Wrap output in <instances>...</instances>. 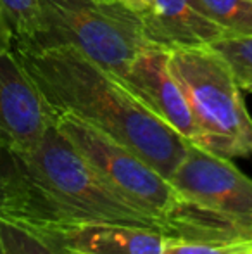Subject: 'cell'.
Instances as JSON below:
<instances>
[{"mask_svg": "<svg viewBox=\"0 0 252 254\" xmlns=\"http://www.w3.org/2000/svg\"><path fill=\"white\" fill-rule=\"evenodd\" d=\"M12 49L55 116L71 114L92 125L171 177L189 142L151 113L114 73L71 45Z\"/></svg>", "mask_w": 252, "mask_h": 254, "instance_id": "1", "label": "cell"}, {"mask_svg": "<svg viewBox=\"0 0 252 254\" xmlns=\"http://www.w3.org/2000/svg\"><path fill=\"white\" fill-rule=\"evenodd\" d=\"M3 204L0 214L23 225L87 220L166 228L118 192L66 138L55 121L31 149H5Z\"/></svg>", "mask_w": 252, "mask_h": 254, "instance_id": "2", "label": "cell"}, {"mask_svg": "<svg viewBox=\"0 0 252 254\" xmlns=\"http://www.w3.org/2000/svg\"><path fill=\"white\" fill-rule=\"evenodd\" d=\"M55 125L116 190L157 220L169 237L185 241L252 239L230 220L183 197L168 177L104 131L71 114H57Z\"/></svg>", "mask_w": 252, "mask_h": 254, "instance_id": "3", "label": "cell"}, {"mask_svg": "<svg viewBox=\"0 0 252 254\" xmlns=\"http://www.w3.org/2000/svg\"><path fill=\"white\" fill-rule=\"evenodd\" d=\"M176 78L197 128L195 144L223 157L252 156V116L230 64L211 45L169 51Z\"/></svg>", "mask_w": 252, "mask_h": 254, "instance_id": "4", "label": "cell"}, {"mask_svg": "<svg viewBox=\"0 0 252 254\" xmlns=\"http://www.w3.org/2000/svg\"><path fill=\"white\" fill-rule=\"evenodd\" d=\"M38 3L40 31L23 49L71 45L119 78L137 52L149 44L138 19L118 0H38Z\"/></svg>", "mask_w": 252, "mask_h": 254, "instance_id": "5", "label": "cell"}, {"mask_svg": "<svg viewBox=\"0 0 252 254\" xmlns=\"http://www.w3.org/2000/svg\"><path fill=\"white\" fill-rule=\"evenodd\" d=\"M169 180L183 197L252 235V178L232 159L189 142Z\"/></svg>", "mask_w": 252, "mask_h": 254, "instance_id": "6", "label": "cell"}, {"mask_svg": "<svg viewBox=\"0 0 252 254\" xmlns=\"http://www.w3.org/2000/svg\"><path fill=\"white\" fill-rule=\"evenodd\" d=\"M55 121V113L24 71L14 49L0 54V145L31 149Z\"/></svg>", "mask_w": 252, "mask_h": 254, "instance_id": "7", "label": "cell"}, {"mask_svg": "<svg viewBox=\"0 0 252 254\" xmlns=\"http://www.w3.org/2000/svg\"><path fill=\"white\" fill-rule=\"evenodd\" d=\"M119 80L151 113L187 142H197L189 102L169 69V49L147 44L130 61Z\"/></svg>", "mask_w": 252, "mask_h": 254, "instance_id": "8", "label": "cell"}, {"mask_svg": "<svg viewBox=\"0 0 252 254\" xmlns=\"http://www.w3.org/2000/svg\"><path fill=\"white\" fill-rule=\"evenodd\" d=\"M54 249L71 254H162L166 235L149 228L87 220L26 225Z\"/></svg>", "mask_w": 252, "mask_h": 254, "instance_id": "9", "label": "cell"}, {"mask_svg": "<svg viewBox=\"0 0 252 254\" xmlns=\"http://www.w3.org/2000/svg\"><path fill=\"white\" fill-rule=\"evenodd\" d=\"M138 19L149 44L166 49L209 45L225 37L190 0H118Z\"/></svg>", "mask_w": 252, "mask_h": 254, "instance_id": "10", "label": "cell"}, {"mask_svg": "<svg viewBox=\"0 0 252 254\" xmlns=\"http://www.w3.org/2000/svg\"><path fill=\"white\" fill-rule=\"evenodd\" d=\"M192 5L225 37L252 35V0H190Z\"/></svg>", "mask_w": 252, "mask_h": 254, "instance_id": "11", "label": "cell"}, {"mask_svg": "<svg viewBox=\"0 0 252 254\" xmlns=\"http://www.w3.org/2000/svg\"><path fill=\"white\" fill-rule=\"evenodd\" d=\"M0 254H59L37 232L0 214Z\"/></svg>", "mask_w": 252, "mask_h": 254, "instance_id": "12", "label": "cell"}, {"mask_svg": "<svg viewBox=\"0 0 252 254\" xmlns=\"http://www.w3.org/2000/svg\"><path fill=\"white\" fill-rule=\"evenodd\" d=\"M0 9L14 31V45H30L40 31L38 0H0Z\"/></svg>", "mask_w": 252, "mask_h": 254, "instance_id": "13", "label": "cell"}, {"mask_svg": "<svg viewBox=\"0 0 252 254\" xmlns=\"http://www.w3.org/2000/svg\"><path fill=\"white\" fill-rule=\"evenodd\" d=\"M209 45L230 64L242 90L252 85V35L223 37Z\"/></svg>", "mask_w": 252, "mask_h": 254, "instance_id": "14", "label": "cell"}, {"mask_svg": "<svg viewBox=\"0 0 252 254\" xmlns=\"http://www.w3.org/2000/svg\"><path fill=\"white\" fill-rule=\"evenodd\" d=\"M252 239L239 241H185L168 237L162 254H232L237 249L249 244Z\"/></svg>", "mask_w": 252, "mask_h": 254, "instance_id": "15", "label": "cell"}, {"mask_svg": "<svg viewBox=\"0 0 252 254\" xmlns=\"http://www.w3.org/2000/svg\"><path fill=\"white\" fill-rule=\"evenodd\" d=\"M14 47V31L10 23L7 21L5 14L0 9V54L10 51Z\"/></svg>", "mask_w": 252, "mask_h": 254, "instance_id": "16", "label": "cell"}, {"mask_svg": "<svg viewBox=\"0 0 252 254\" xmlns=\"http://www.w3.org/2000/svg\"><path fill=\"white\" fill-rule=\"evenodd\" d=\"M3 159H5V147L0 145V209L3 204V187H5V177H3Z\"/></svg>", "mask_w": 252, "mask_h": 254, "instance_id": "17", "label": "cell"}, {"mask_svg": "<svg viewBox=\"0 0 252 254\" xmlns=\"http://www.w3.org/2000/svg\"><path fill=\"white\" fill-rule=\"evenodd\" d=\"M246 92H251V94H252V85H249V87L246 88Z\"/></svg>", "mask_w": 252, "mask_h": 254, "instance_id": "18", "label": "cell"}, {"mask_svg": "<svg viewBox=\"0 0 252 254\" xmlns=\"http://www.w3.org/2000/svg\"><path fill=\"white\" fill-rule=\"evenodd\" d=\"M55 251H57V249H55ZM59 254H71V253H61V251H57Z\"/></svg>", "mask_w": 252, "mask_h": 254, "instance_id": "19", "label": "cell"}, {"mask_svg": "<svg viewBox=\"0 0 252 254\" xmlns=\"http://www.w3.org/2000/svg\"><path fill=\"white\" fill-rule=\"evenodd\" d=\"M247 254H252V251H249V253H247Z\"/></svg>", "mask_w": 252, "mask_h": 254, "instance_id": "20", "label": "cell"}]
</instances>
